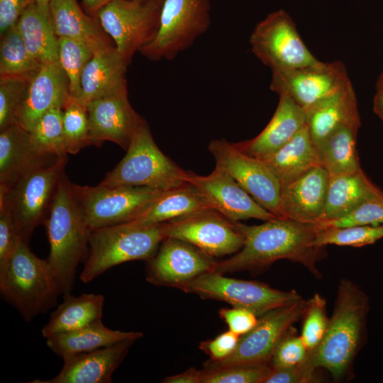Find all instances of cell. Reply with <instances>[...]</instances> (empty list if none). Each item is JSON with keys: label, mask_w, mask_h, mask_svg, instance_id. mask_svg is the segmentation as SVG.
Listing matches in <instances>:
<instances>
[{"label": "cell", "mask_w": 383, "mask_h": 383, "mask_svg": "<svg viewBox=\"0 0 383 383\" xmlns=\"http://www.w3.org/2000/svg\"><path fill=\"white\" fill-rule=\"evenodd\" d=\"M237 224L243 236L242 248L229 258L215 262L212 272H256L287 260L301 265L316 278L322 277L318 262L326 256V247L313 245L318 223L278 217L260 225Z\"/></svg>", "instance_id": "obj_1"}, {"label": "cell", "mask_w": 383, "mask_h": 383, "mask_svg": "<svg viewBox=\"0 0 383 383\" xmlns=\"http://www.w3.org/2000/svg\"><path fill=\"white\" fill-rule=\"evenodd\" d=\"M369 309L367 294L353 281L342 279L326 334L313 353L316 367L326 370L334 380L347 375L362 347Z\"/></svg>", "instance_id": "obj_2"}, {"label": "cell", "mask_w": 383, "mask_h": 383, "mask_svg": "<svg viewBox=\"0 0 383 383\" xmlns=\"http://www.w3.org/2000/svg\"><path fill=\"white\" fill-rule=\"evenodd\" d=\"M45 226L50 245L47 260L62 295L70 294L77 267L87 256L89 230L65 172L60 179Z\"/></svg>", "instance_id": "obj_3"}, {"label": "cell", "mask_w": 383, "mask_h": 383, "mask_svg": "<svg viewBox=\"0 0 383 383\" xmlns=\"http://www.w3.org/2000/svg\"><path fill=\"white\" fill-rule=\"evenodd\" d=\"M0 294L28 322L53 307L62 294L47 259L37 257L21 240L0 270Z\"/></svg>", "instance_id": "obj_4"}, {"label": "cell", "mask_w": 383, "mask_h": 383, "mask_svg": "<svg viewBox=\"0 0 383 383\" xmlns=\"http://www.w3.org/2000/svg\"><path fill=\"white\" fill-rule=\"evenodd\" d=\"M164 223L147 228L124 223L89 231V250L80 280L87 284L113 267L148 260L166 238Z\"/></svg>", "instance_id": "obj_5"}, {"label": "cell", "mask_w": 383, "mask_h": 383, "mask_svg": "<svg viewBox=\"0 0 383 383\" xmlns=\"http://www.w3.org/2000/svg\"><path fill=\"white\" fill-rule=\"evenodd\" d=\"M67 162V155L59 157L28 170L9 187L0 186V204L11 211L25 243L39 225H45Z\"/></svg>", "instance_id": "obj_6"}, {"label": "cell", "mask_w": 383, "mask_h": 383, "mask_svg": "<svg viewBox=\"0 0 383 383\" xmlns=\"http://www.w3.org/2000/svg\"><path fill=\"white\" fill-rule=\"evenodd\" d=\"M186 173L187 170L160 150L143 118L134 132L125 156L106 174L101 184L166 191L187 184Z\"/></svg>", "instance_id": "obj_7"}, {"label": "cell", "mask_w": 383, "mask_h": 383, "mask_svg": "<svg viewBox=\"0 0 383 383\" xmlns=\"http://www.w3.org/2000/svg\"><path fill=\"white\" fill-rule=\"evenodd\" d=\"M211 21V0H165L158 32L139 52L150 61L173 60L209 30Z\"/></svg>", "instance_id": "obj_8"}, {"label": "cell", "mask_w": 383, "mask_h": 383, "mask_svg": "<svg viewBox=\"0 0 383 383\" xmlns=\"http://www.w3.org/2000/svg\"><path fill=\"white\" fill-rule=\"evenodd\" d=\"M72 191L89 231L131 221L164 191L145 187L99 184Z\"/></svg>", "instance_id": "obj_9"}, {"label": "cell", "mask_w": 383, "mask_h": 383, "mask_svg": "<svg viewBox=\"0 0 383 383\" xmlns=\"http://www.w3.org/2000/svg\"><path fill=\"white\" fill-rule=\"evenodd\" d=\"M162 5L151 1L113 0L96 17L115 43V48L129 65L137 52L155 38Z\"/></svg>", "instance_id": "obj_10"}, {"label": "cell", "mask_w": 383, "mask_h": 383, "mask_svg": "<svg viewBox=\"0 0 383 383\" xmlns=\"http://www.w3.org/2000/svg\"><path fill=\"white\" fill-rule=\"evenodd\" d=\"M179 289L246 309L258 317L302 298L295 290L282 291L262 282L228 277L216 272H206Z\"/></svg>", "instance_id": "obj_11"}, {"label": "cell", "mask_w": 383, "mask_h": 383, "mask_svg": "<svg viewBox=\"0 0 383 383\" xmlns=\"http://www.w3.org/2000/svg\"><path fill=\"white\" fill-rule=\"evenodd\" d=\"M252 53L271 70L304 67L320 62L309 51L284 9L269 13L250 36Z\"/></svg>", "instance_id": "obj_12"}, {"label": "cell", "mask_w": 383, "mask_h": 383, "mask_svg": "<svg viewBox=\"0 0 383 383\" xmlns=\"http://www.w3.org/2000/svg\"><path fill=\"white\" fill-rule=\"evenodd\" d=\"M309 299H300L258 317L256 325L239 337L235 350L218 361L209 360L203 370L211 372L237 365H270L272 352L284 332L302 318Z\"/></svg>", "instance_id": "obj_13"}, {"label": "cell", "mask_w": 383, "mask_h": 383, "mask_svg": "<svg viewBox=\"0 0 383 383\" xmlns=\"http://www.w3.org/2000/svg\"><path fill=\"white\" fill-rule=\"evenodd\" d=\"M208 150L215 160L216 167L228 174L258 204L281 218L282 184L262 160L243 152L226 139H213Z\"/></svg>", "instance_id": "obj_14"}, {"label": "cell", "mask_w": 383, "mask_h": 383, "mask_svg": "<svg viewBox=\"0 0 383 383\" xmlns=\"http://www.w3.org/2000/svg\"><path fill=\"white\" fill-rule=\"evenodd\" d=\"M237 223L216 210L206 209L165 222L164 227L167 238L190 243L213 257L240 250L243 236Z\"/></svg>", "instance_id": "obj_15"}, {"label": "cell", "mask_w": 383, "mask_h": 383, "mask_svg": "<svg viewBox=\"0 0 383 383\" xmlns=\"http://www.w3.org/2000/svg\"><path fill=\"white\" fill-rule=\"evenodd\" d=\"M350 80L340 61L272 70L270 88L291 98L305 111L345 87Z\"/></svg>", "instance_id": "obj_16"}, {"label": "cell", "mask_w": 383, "mask_h": 383, "mask_svg": "<svg viewBox=\"0 0 383 383\" xmlns=\"http://www.w3.org/2000/svg\"><path fill=\"white\" fill-rule=\"evenodd\" d=\"M215 262L192 244L167 238L155 255L147 260L145 277L152 284L179 289L199 276L212 272Z\"/></svg>", "instance_id": "obj_17"}, {"label": "cell", "mask_w": 383, "mask_h": 383, "mask_svg": "<svg viewBox=\"0 0 383 383\" xmlns=\"http://www.w3.org/2000/svg\"><path fill=\"white\" fill-rule=\"evenodd\" d=\"M185 178L213 209L232 222L249 218L266 221L278 218L258 204L234 179L217 167L205 176L187 171Z\"/></svg>", "instance_id": "obj_18"}, {"label": "cell", "mask_w": 383, "mask_h": 383, "mask_svg": "<svg viewBox=\"0 0 383 383\" xmlns=\"http://www.w3.org/2000/svg\"><path fill=\"white\" fill-rule=\"evenodd\" d=\"M87 113L89 145L111 141L126 150L143 118L130 104L127 88L92 101Z\"/></svg>", "instance_id": "obj_19"}, {"label": "cell", "mask_w": 383, "mask_h": 383, "mask_svg": "<svg viewBox=\"0 0 383 383\" xmlns=\"http://www.w3.org/2000/svg\"><path fill=\"white\" fill-rule=\"evenodd\" d=\"M328 173L321 165L282 185L281 218L318 223L323 216L328 184Z\"/></svg>", "instance_id": "obj_20"}, {"label": "cell", "mask_w": 383, "mask_h": 383, "mask_svg": "<svg viewBox=\"0 0 383 383\" xmlns=\"http://www.w3.org/2000/svg\"><path fill=\"white\" fill-rule=\"evenodd\" d=\"M135 341L128 340L95 350L65 357L60 372L46 380L30 383H110L114 371L123 362Z\"/></svg>", "instance_id": "obj_21"}, {"label": "cell", "mask_w": 383, "mask_h": 383, "mask_svg": "<svg viewBox=\"0 0 383 383\" xmlns=\"http://www.w3.org/2000/svg\"><path fill=\"white\" fill-rule=\"evenodd\" d=\"M70 97L69 81L59 62L43 65L30 80L17 114V123L30 131L48 110L63 109Z\"/></svg>", "instance_id": "obj_22"}, {"label": "cell", "mask_w": 383, "mask_h": 383, "mask_svg": "<svg viewBox=\"0 0 383 383\" xmlns=\"http://www.w3.org/2000/svg\"><path fill=\"white\" fill-rule=\"evenodd\" d=\"M279 96L277 107L263 131L252 139L235 143L243 152L263 160L284 145L306 126V111L289 96Z\"/></svg>", "instance_id": "obj_23"}, {"label": "cell", "mask_w": 383, "mask_h": 383, "mask_svg": "<svg viewBox=\"0 0 383 383\" xmlns=\"http://www.w3.org/2000/svg\"><path fill=\"white\" fill-rule=\"evenodd\" d=\"M128 66L113 46L94 52L82 72L80 94L76 100L87 107L95 99L127 88Z\"/></svg>", "instance_id": "obj_24"}, {"label": "cell", "mask_w": 383, "mask_h": 383, "mask_svg": "<svg viewBox=\"0 0 383 383\" xmlns=\"http://www.w3.org/2000/svg\"><path fill=\"white\" fill-rule=\"evenodd\" d=\"M49 10L58 38L80 41L94 53L113 47L97 17L86 13L77 0H50Z\"/></svg>", "instance_id": "obj_25"}, {"label": "cell", "mask_w": 383, "mask_h": 383, "mask_svg": "<svg viewBox=\"0 0 383 383\" xmlns=\"http://www.w3.org/2000/svg\"><path fill=\"white\" fill-rule=\"evenodd\" d=\"M382 194L383 191L362 170L350 174L329 175L326 200L320 222L346 216L366 201Z\"/></svg>", "instance_id": "obj_26"}, {"label": "cell", "mask_w": 383, "mask_h": 383, "mask_svg": "<svg viewBox=\"0 0 383 383\" xmlns=\"http://www.w3.org/2000/svg\"><path fill=\"white\" fill-rule=\"evenodd\" d=\"M306 113V125L315 145L343 125L360 123L351 82L311 106Z\"/></svg>", "instance_id": "obj_27"}, {"label": "cell", "mask_w": 383, "mask_h": 383, "mask_svg": "<svg viewBox=\"0 0 383 383\" xmlns=\"http://www.w3.org/2000/svg\"><path fill=\"white\" fill-rule=\"evenodd\" d=\"M206 209H213L196 187L187 183L162 192L138 216L124 224L147 228Z\"/></svg>", "instance_id": "obj_28"}, {"label": "cell", "mask_w": 383, "mask_h": 383, "mask_svg": "<svg viewBox=\"0 0 383 383\" xmlns=\"http://www.w3.org/2000/svg\"><path fill=\"white\" fill-rule=\"evenodd\" d=\"M53 158L35 152L29 131L21 125L9 126L0 131V186L9 187L28 170Z\"/></svg>", "instance_id": "obj_29"}, {"label": "cell", "mask_w": 383, "mask_h": 383, "mask_svg": "<svg viewBox=\"0 0 383 383\" xmlns=\"http://www.w3.org/2000/svg\"><path fill=\"white\" fill-rule=\"evenodd\" d=\"M143 333L113 330L101 321L79 329L49 337L47 346L57 355L65 357L89 352L124 341H136Z\"/></svg>", "instance_id": "obj_30"}, {"label": "cell", "mask_w": 383, "mask_h": 383, "mask_svg": "<svg viewBox=\"0 0 383 383\" xmlns=\"http://www.w3.org/2000/svg\"><path fill=\"white\" fill-rule=\"evenodd\" d=\"M262 160L273 171L282 185L321 165L306 124L288 143Z\"/></svg>", "instance_id": "obj_31"}, {"label": "cell", "mask_w": 383, "mask_h": 383, "mask_svg": "<svg viewBox=\"0 0 383 383\" xmlns=\"http://www.w3.org/2000/svg\"><path fill=\"white\" fill-rule=\"evenodd\" d=\"M104 300L102 294L63 295V301L41 330L43 337L48 338L101 321Z\"/></svg>", "instance_id": "obj_32"}, {"label": "cell", "mask_w": 383, "mask_h": 383, "mask_svg": "<svg viewBox=\"0 0 383 383\" xmlns=\"http://www.w3.org/2000/svg\"><path fill=\"white\" fill-rule=\"evenodd\" d=\"M16 26L27 49L41 65L58 61V37L49 9L40 7L37 2L30 5Z\"/></svg>", "instance_id": "obj_33"}, {"label": "cell", "mask_w": 383, "mask_h": 383, "mask_svg": "<svg viewBox=\"0 0 383 383\" xmlns=\"http://www.w3.org/2000/svg\"><path fill=\"white\" fill-rule=\"evenodd\" d=\"M360 123L343 125L315 145L321 165L329 175L357 172L362 170L356 148Z\"/></svg>", "instance_id": "obj_34"}, {"label": "cell", "mask_w": 383, "mask_h": 383, "mask_svg": "<svg viewBox=\"0 0 383 383\" xmlns=\"http://www.w3.org/2000/svg\"><path fill=\"white\" fill-rule=\"evenodd\" d=\"M0 36V78L34 76L42 65L27 49L16 23Z\"/></svg>", "instance_id": "obj_35"}, {"label": "cell", "mask_w": 383, "mask_h": 383, "mask_svg": "<svg viewBox=\"0 0 383 383\" xmlns=\"http://www.w3.org/2000/svg\"><path fill=\"white\" fill-rule=\"evenodd\" d=\"M63 109L56 106L45 113L29 131L35 152L45 157L67 155L62 125Z\"/></svg>", "instance_id": "obj_36"}, {"label": "cell", "mask_w": 383, "mask_h": 383, "mask_svg": "<svg viewBox=\"0 0 383 383\" xmlns=\"http://www.w3.org/2000/svg\"><path fill=\"white\" fill-rule=\"evenodd\" d=\"M382 238L383 224L318 228L313 245L318 247L328 245L362 247L374 244Z\"/></svg>", "instance_id": "obj_37"}, {"label": "cell", "mask_w": 383, "mask_h": 383, "mask_svg": "<svg viewBox=\"0 0 383 383\" xmlns=\"http://www.w3.org/2000/svg\"><path fill=\"white\" fill-rule=\"evenodd\" d=\"M94 55V52L84 43L67 38H58V62L69 81L70 97L78 99L82 72Z\"/></svg>", "instance_id": "obj_38"}, {"label": "cell", "mask_w": 383, "mask_h": 383, "mask_svg": "<svg viewBox=\"0 0 383 383\" xmlns=\"http://www.w3.org/2000/svg\"><path fill=\"white\" fill-rule=\"evenodd\" d=\"M62 109L66 150L74 155L89 145L87 107L70 97Z\"/></svg>", "instance_id": "obj_39"}, {"label": "cell", "mask_w": 383, "mask_h": 383, "mask_svg": "<svg viewBox=\"0 0 383 383\" xmlns=\"http://www.w3.org/2000/svg\"><path fill=\"white\" fill-rule=\"evenodd\" d=\"M328 319L326 299L316 293L309 299L308 306L302 316L300 333L309 353H313L320 345L327 330Z\"/></svg>", "instance_id": "obj_40"}, {"label": "cell", "mask_w": 383, "mask_h": 383, "mask_svg": "<svg viewBox=\"0 0 383 383\" xmlns=\"http://www.w3.org/2000/svg\"><path fill=\"white\" fill-rule=\"evenodd\" d=\"M33 77L0 78V131L17 123V114Z\"/></svg>", "instance_id": "obj_41"}, {"label": "cell", "mask_w": 383, "mask_h": 383, "mask_svg": "<svg viewBox=\"0 0 383 383\" xmlns=\"http://www.w3.org/2000/svg\"><path fill=\"white\" fill-rule=\"evenodd\" d=\"M270 365H237L204 372L201 383H265Z\"/></svg>", "instance_id": "obj_42"}, {"label": "cell", "mask_w": 383, "mask_h": 383, "mask_svg": "<svg viewBox=\"0 0 383 383\" xmlns=\"http://www.w3.org/2000/svg\"><path fill=\"white\" fill-rule=\"evenodd\" d=\"M308 352L300 334L290 326L277 342L270 360L272 368H285L298 365L308 357Z\"/></svg>", "instance_id": "obj_43"}, {"label": "cell", "mask_w": 383, "mask_h": 383, "mask_svg": "<svg viewBox=\"0 0 383 383\" xmlns=\"http://www.w3.org/2000/svg\"><path fill=\"white\" fill-rule=\"evenodd\" d=\"M379 224H383V194L366 201L346 216L333 221L319 222L318 227L323 228Z\"/></svg>", "instance_id": "obj_44"}, {"label": "cell", "mask_w": 383, "mask_h": 383, "mask_svg": "<svg viewBox=\"0 0 383 383\" xmlns=\"http://www.w3.org/2000/svg\"><path fill=\"white\" fill-rule=\"evenodd\" d=\"M313 354L302 363L290 367L272 368L265 383H311L317 382Z\"/></svg>", "instance_id": "obj_45"}, {"label": "cell", "mask_w": 383, "mask_h": 383, "mask_svg": "<svg viewBox=\"0 0 383 383\" xmlns=\"http://www.w3.org/2000/svg\"><path fill=\"white\" fill-rule=\"evenodd\" d=\"M21 240L11 211L6 205L0 204V270L7 264Z\"/></svg>", "instance_id": "obj_46"}, {"label": "cell", "mask_w": 383, "mask_h": 383, "mask_svg": "<svg viewBox=\"0 0 383 383\" xmlns=\"http://www.w3.org/2000/svg\"><path fill=\"white\" fill-rule=\"evenodd\" d=\"M239 337L228 330L219 334L213 339L201 341L199 344V349L209 357L210 360H221L235 350Z\"/></svg>", "instance_id": "obj_47"}, {"label": "cell", "mask_w": 383, "mask_h": 383, "mask_svg": "<svg viewBox=\"0 0 383 383\" xmlns=\"http://www.w3.org/2000/svg\"><path fill=\"white\" fill-rule=\"evenodd\" d=\"M218 314L228 330L239 336L250 331L258 321L255 313L243 308H223L219 310Z\"/></svg>", "instance_id": "obj_48"}, {"label": "cell", "mask_w": 383, "mask_h": 383, "mask_svg": "<svg viewBox=\"0 0 383 383\" xmlns=\"http://www.w3.org/2000/svg\"><path fill=\"white\" fill-rule=\"evenodd\" d=\"M37 0H0V35L13 27Z\"/></svg>", "instance_id": "obj_49"}, {"label": "cell", "mask_w": 383, "mask_h": 383, "mask_svg": "<svg viewBox=\"0 0 383 383\" xmlns=\"http://www.w3.org/2000/svg\"><path fill=\"white\" fill-rule=\"evenodd\" d=\"M203 376V370H199L191 367L179 374L167 377L161 382L163 383H201Z\"/></svg>", "instance_id": "obj_50"}, {"label": "cell", "mask_w": 383, "mask_h": 383, "mask_svg": "<svg viewBox=\"0 0 383 383\" xmlns=\"http://www.w3.org/2000/svg\"><path fill=\"white\" fill-rule=\"evenodd\" d=\"M113 0H82V6L89 15L96 16L98 12Z\"/></svg>", "instance_id": "obj_51"}, {"label": "cell", "mask_w": 383, "mask_h": 383, "mask_svg": "<svg viewBox=\"0 0 383 383\" xmlns=\"http://www.w3.org/2000/svg\"><path fill=\"white\" fill-rule=\"evenodd\" d=\"M373 110L383 122V84L377 86V92L373 100Z\"/></svg>", "instance_id": "obj_52"}, {"label": "cell", "mask_w": 383, "mask_h": 383, "mask_svg": "<svg viewBox=\"0 0 383 383\" xmlns=\"http://www.w3.org/2000/svg\"><path fill=\"white\" fill-rule=\"evenodd\" d=\"M50 0H37V4L42 8L48 9Z\"/></svg>", "instance_id": "obj_53"}, {"label": "cell", "mask_w": 383, "mask_h": 383, "mask_svg": "<svg viewBox=\"0 0 383 383\" xmlns=\"http://www.w3.org/2000/svg\"><path fill=\"white\" fill-rule=\"evenodd\" d=\"M382 84H383V71L378 79L377 86L380 85Z\"/></svg>", "instance_id": "obj_54"}, {"label": "cell", "mask_w": 383, "mask_h": 383, "mask_svg": "<svg viewBox=\"0 0 383 383\" xmlns=\"http://www.w3.org/2000/svg\"><path fill=\"white\" fill-rule=\"evenodd\" d=\"M137 1H155V2H157L160 4H162V3L165 1V0H137Z\"/></svg>", "instance_id": "obj_55"}]
</instances>
